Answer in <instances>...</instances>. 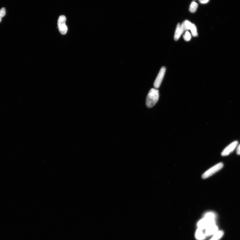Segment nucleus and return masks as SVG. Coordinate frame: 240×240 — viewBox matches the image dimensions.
<instances>
[{
    "label": "nucleus",
    "instance_id": "nucleus-1",
    "mask_svg": "<svg viewBox=\"0 0 240 240\" xmlns=\"http://www.w3.org/2000/svg\"><path fill=\"white\" fill-rule=\"evenodd\" d=\"M159 96V90L157 89H151L147 98L146 104L147 107L150 108L154 106L158 102Z\"/></svg>",
    "mask_w": 240,
    "mask_h": 240
},
{
    "label": "nucleus",
    "instance_id": "nucleus-2",
    "mask_svg": "<svg viewBox=\"0 0 240 240\" xmlns=\"http://www.w3.org/2000/svg\"><path fill=\"white\" fill-rule=\"evenodd\" d=\"M216 224V220L204 217L197 223L198 228L205 230L209 226Z\"/></svg>",
    "mask_w": 240,
    "mask_h": 240
},
{
    "label": "nucleus",
    "instance_id": "nucleus-3",
    "mask_svg": "<svg viewBox=\"0 0 240 240\" xmlns=\"http://www.w3.org/2000/svg\"><path fill=\"white\" fill-rule=\"evenodd\" d=\"M223 166V164L222 163H220L216 164L212 168H210L202 176V178L204 179H206L210 177H211L217 172L219 171L221 169H222Z\"/></svg>",
    "mask_w": 240,
    "mask_h": 240
},
{
    "label": "nucleus",
    "instance_id": "nucleus-4",
    "mask_svg": "<svg viewBox=\"0 0 240 240\" xmlns=\"http://www.w3.org/2000/svg\"><path fill=\"white\" fill-rule=\"evenodd\" d=\"M66 18L65 16L62 15L59 18L58 21V27L61 34L64 35L66 34L68 28L66 25Z\"/></svg>",
    "mask_w": 240,
    "mask_h": 240
},
{
    "label": "nucleus",
    "instance_id": "nucleus-5",
    "mask_svg": "<svg viewBox=\"0 0 240 240\" xmlns=\"http://www.w3.org/2000/svg\"><path fill=\"white\" fill-rule=\"evenodd\" d=\"M166 71V68L165 67H163L160 69V72H159L154 83V86L156 89L160 87L161 83L162 82L163 79L164 74H165Z\"/></svg>",
    "mask_w": 240,
    "mask_h": 240
},
{
    "label": "nucleus",
    "instance_id": "nucleus-6",
    "mask_svg": "<svg viewBox=\"0 0 240 240\" xmlns=\"http://www.w3.org/2000/svg\"><path fill=\"white\" fill-rule=\"evenodd\" d=\"M238 142L237 141H234L231 143L228 146L226 147L225 149L223 150L222 154V155L223 156H226L230 155V154L233 152L234 150L238 145Z\"/></svg>",
    "mask_w": 240,
    "mask_h": 240
},
{
    "label": "nucleus",
    "instance_id": "nucleus-7",
    "mask_svg": "<svg viewBox=\"0 0 240 240\" xmlns=\"http://www.w3.org/2000/svg\"><path fill=\"white\" fill-rule=\"evenodd\" d=\"M218 231V227L216 225L209 226L205 230L204 233L206 236H213Z\"/></svg>",
    "mask_w": 240,
    "mask_h": 240
},
{
    "label": "nucleus",
    "instance_id": "nucleus-8",
    "mask_svg": "<svg viewBox=\"0 0 240 240\" xmlns=\"http://www.w3.org/2000/svg\"><path fill=\"white\" fill-rule=\"evenodd\" d=\"M196 239L198 240H203L206 237L205 234L203 232V230L198 228L196 231L195 233Z\"/></svg>",
    "mask_w": 240,
    "mask_h": 240
},
{
    "label": "nucleus",
    "instance_id": "nucleus-9",
    "mask_svg": "<svg viewBox=\"0 0 240 240\" xmlns=\"http://www.w3.org/2000/svg\"><path fill=\"white\" fill-rule=\"evenodd\" d=\"M224 232L222 231H218L213 235L212 238L209 240H220L223 236Z\"/></svg>",
    "mask_w": 240,
    "mask_h": 240
},
{
    "label": "nucleus",
    "instance_id": "nucleus-10",
    "mask_svg": "<svg viewBox=\"0 0 240 240\" xmlns=\"http://www.w3.org/2000/svg\"><path fill=\"white\" fill-rule=\"evenodd\" d=\"M180 24L179 23L177 24L176 29V31L174 34V39L176 41L178 40L181 35L182 33L180 28Z\"/></svg>",
    "mask_w": 240,
    "mask_h": 240
},
{
    "label": "nucleus",
    "instance_id": "nucleus-11",
    "mask_svg": "<svg viewBox=\"0 0 240 240\" xmlns=\"http://www.w3.org/2000/svg\"><path fill=\"white\" fill-rule=\"evenodd\" d=\"M198 7V4L196 2L193 1L191 3L190 7V11L191 13H195L196 12Z\"/></svg>",
    "mask_w": 240,
    "mask_h": 240
},
{
    "label": "nucleus",
    "instance_id": "nucleus-12",
    "mask_svg": "<svg viewBox=\"0 0 240 240\" xmlns=\"http://www.w3.org/2000/svg\"><path fill=\"white\" fill-rule=\"evenodd\" d=\"M190 30L191 31L192 36L193 37H196L198 36L197 31V28L195 24L192 23Z\"/></svg>",
    "mask_w": 240,
    "mask_h": 240
},
{
    "label": "nucleus",
    "instance_id": "nucleus-13",
    "mask_svg": "<svg viewBox=\"0 0 240 240\" xmlns=\"http://www.w3.org/2000/svg\"><path fill=\"white\" fill-rule=\"evenodd\" d=\"M183 37L185 41L187 42L189 41L191 39V34L188 31H186L184 36H183Z\"/></svg>",
    "mask_w": 240,
    "mask_h": 240
},
{
    "label": "nucleus",
    "instance_id": "nucleus-14",
    "mask_svg": "<svg viewBox=\"0 0 240 240\" xmlns=\"http://www.w3.org/2000/svg\"><path fill=\"white\" fill-rule=\"evenodd\" d=\"M183 23H184L186 30H190L192 23L187 20L185 21Z\"/></svg>",
    "mask_w": 240,
    "mask_h": 240
},
{
    "label": "nucleus",
    "instance_id": "nucleus-15",
    "mask_svg": "<svg viewBox=\"0 0 240 240\" xmlns=\"http://www.w3.org/2000/svg\"><path fill=\"white\" fill-rule=\"evenodd\" d=\"M6 13V11L4 8H2L0 10V17L2 18L4 17Z\"/></svg>",
    "mask_w": 240,
    "mask_h": 240
},
{
    "label": "nucleus",
    "instance_id": "nucleus-16",
    "mask_svg": "<svg viewBox=\"0 0 240 240\" xmlns=\"http://www.w3.org/2000/svg\"><path fill=\"white\" fill-rule=\"evenodd\" d=\"M198 1L202 4H205L208 2L209 0H198Z\"/></svg>",
    "mask_w": 240,
    "mask_h": 240
},
{
    "label": "nucleus",
    "instance_id": "nucleus-17",
    "mask_svg": "<svg viewBox=\"0 0 240 240\" xmlns=\"http://www.w3.org/2000/svg\"><path fill=\"white\" fill-rule=\"evenodd\" d=\"M236 152L237 154L240 155V144L239 145L238 148H237Z\"/></svg>",
    "mask_w": 240,
    "mask_h": 240
},
{
    "label": "nucleus",
    "instance_id": "nucleus-18",
    "mask_svg": "<svg viewBox=\"0 0 240 240\" xmlns=\"http://www.w3.org/2000/svg\"><path fill=\"white\" fill-rule=\"evenodd\" d=\"M1 19H2V18H1V17H0V22H1Z\"/></svg>",
    "mask_w": 240,
    "mask_h": 240
},
{
    "label": "nucleus",
    "instance_id": "nucleus-19",
    "mask_svg": "<svg viewBox=\"0 0 240 240\" xmlns=\"http://www.w3.org/2000/svg\"><path fill=\"white\" fill-rule=\"evenodd\" d=\"M193 1H196V0H193Z\"/></svg>",
    "mask_w": 240,
    "mask_h": 240
}]
</instances>
